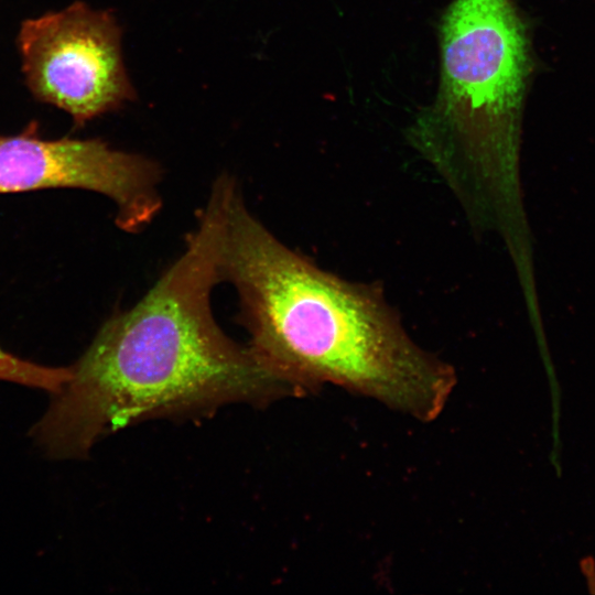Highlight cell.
Listing matches in <instances>:
<instances>
[{
  "label": "cell",
  "instance_id": "6da1fadb",
  "mask_svg": "<svg viewBox=\"0 0 595 595\" xmlns=\"http://www.w3.org/2000/svg\"><path fill=\"white\" fill-rule=\"evenodd\" d=\"M220 231V207L209 195L181 256L137 304L109 317L71 366V380L32 429L47 455L85 457L99 439L144 419L300 396L214 318Z\"/></svg>",
  "mask_w": 595,
  "mask_h": 595
},
{
  "label": "cell",
  "instance_id": "7a4b0ae2",
  "mask_svg": "<svg viewBox=\"0 0 595 595\" xmlns=\"http://www.w3.org/2000/svg\"><path fill=\"white\" fill-rule=\"evenodd\" d=\"M216 187L220 278L237 292L257 355L300 394L332 383L423 422L437 418L455 369L410 336L382 288L289 248L249 210L231 176Z\"/></svg>",
  "mask_w": 595,
  "mask_h": 595
},
{
  "label": "cell",
  "instance_id": "3957f363",
  "mask_svg": "<svg viewBox=\"0 0 595 595\" xmlns=\"http://www.w3.org/2000/svg\"><path fill=\"white\" fill-rule=\"evenodd\" d=\"M439 42V88L408 138L475 229L513 245L524 227L519 144L532 69L527 26L512 0H452Z\"/></svg>",
  "mask_w": 595,
  "mask_h": 595
},
{
  "label": "cell",
  "instance_id": "277c9868",
  "mask_svg": "<svg viewBox=\"0 0 595 595\" xmlns=\"http://www.w3.org/2000/svg\"><path fill=\"white\" fill-rule=\"evenodd\" d=\"M22 71L32 95L66 111L75 127L136 98L112 13L82 1L22 22Z\"/></svg>",
  "mask_w": 595,
  "mask_h": 595
},
{
  "label": "cell",
  "instance_id": "5b68a950",
  "mask_svg": "<svg viewBox=\"0 0 595 595\" xmlns=\"http://www.w3.org/2000/svg\"><path fill=\"white\" fill-rule=\"evenodd\" d=\"M161 177L156 162L98 138L44 139L36 120L18 134H0V194L58 187L100 193L116 204V224L128 232L141 231L161 209Z\"/></svg>",
  "mask_w": 595,
  "mask_h": 595
},
{
  "label": "cell",
  "instance_id": "8992f818",
  "mask_svg": "<svg viewBox=\"0 0 595 595\" xmlns=\"http://www.w3.org/2000/svg\"><path fill=\"white\" fill-rule=\"evenodd\" d=\"M72 378V367H47L0 347V380L58 393Z\"/></svg>",
  "mask_w": 595,
  "mask_h": 595
}]
</instances>
